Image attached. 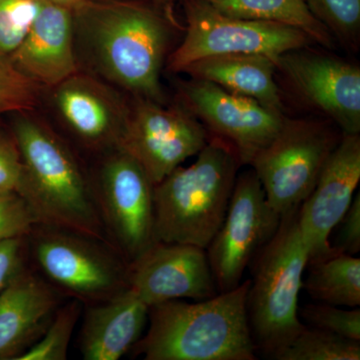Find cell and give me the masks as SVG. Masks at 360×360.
Returning a JSON list of instances; mask_svg holds the SVG:
<instances>
[{
    "label": "cell",
    "instance_id": "cell-1",
    "mask_svg": "<svg viewBox=\"0 0 360 360\" xmlns=\"http://www.w3.org/2000/svg\"><path fill=\"white\" fill-rule=\"evenodd\" d=\"M162 7L134 0H85L73 8L104 77L137 97L162 103L160 73L169 42Z\"/></svg>",
    "mask_w": 360,
    "mask_h": 360
},
{
    "label": "cell",
    "instance_id": "cell-2",
    "mask_svg": "<svg viewBox=\"0 0 360 360\" xmlns=\"http://www.w3.org/2000/svg\"><path fill=\"white\" fill-rule=\"evenodd\" d=\"M250 279L195 303L169 300L149 307V328L135 354L146 360H255L248 323Z\"/></svg>",
    "mask_w": 360,
    "mask_h": 360
},
{
    "label": "cell",
    "instance_id": "cell-3",
    "mask_svg": "<svg viewBox=\"0 0 360 360\" xmlns=\"http://www.w3.org/2000/svg\"><path fill=\"white\" fill-rule=\"evenodd\" d=\"M13 139L23 165L20 195L37 213L40 224L108 243L96 193L70 149L41 123L18 118Z\"/></svg>",
    "mask_w": 360,
    "mask_h": 360
},
{
    "label": "cell",
    "instance_id": "cell-4",
    "mask_svg": "<svg viewBox=\"0 0 360 360\" xmlns=\"http://www.w3.org/2000/svg\"><path fill=\"white\" fill-rule=\"evenodd\" d=\"M196 155L153 186L155 243L206 250L224 221L240 161L217 136Z\"/></svg>",
    "mask_w": 360,
    "mask_h": 360
},
{
    "label": "cell",
    "instance_id": "cell-5",
    "mask_svg": "<svg viewBox=\"0 0 360 360\" xmlns=\"http://www.w3.org/2000/svg\"><path fill=\"white\" fill-rule=\"evenodd\" d=\"M297 215L298 208L283 215L276 233L253 259L246 298L253 341L272 359L305 328L298 317V296L309 252Z\"/></svg>",
    "mask_w": 360,
    "mask_h": 360
},
{
    "label": "cell",
    "instance_id": "cell-6",
    "mask_svg": "<svg viewBox=\"0 0 360 360\" xmlns=\"http://www.w3.org/2000/svg\"><path fill=\"white\" fill-rule=\"evenodd\" d=\"M184 8L186 37L168 58V68L174 72H182L200 59L224 54H262L277 63L286 52L312 42L297 28L231 18L205 0H184Z\"/></svg>",
    "mask_w": 360,
    "mask_h": 360
},
{
    "label": "cell",
    "instance_id": "cell-7",
    "mask_svg": "<svg viewBox=\"0 0 360 360\" xmlns=\"http://www.w3.org/2000/svg\"><path fill=\"white\" fill-rule=\"evenodd\" d=\"M340 141L323 123L286 118L274 141L255 156L250 165L278 214L307 200Z\"/></svg>",
    "mask_w": 360,
    "mask_h": 360
},
{
    "label": "cell",
    "instance_id": "cell-8",
    "mask_svg": "<svg viewBox=\"0 0 360 360\" xmlns=\"http://www.w3.org/2000/svg\"><path fill=\"white\" fill-rule=\"evenodd\" d=\"M33 258L58 290L82 302H105L127 288L129 264L94 239L39 224L33 229Z\"/></svg>",
    "mask_w": 360,
    "mask_h": 360
},
{
    "label": "cell",
    "instance_id": "cell-9",
    "mask_svg": "<svg viewBox=\"0 0 360 360\" xmlns=\"http://www.w3.org/2000/svg\"><path fill=\"white\" fill-rule=\"evenodd\" d=\"M281 220L253 170L236 177L224 221L205 250L220 292L238 288L248 265L276 233Z\"/></svg>",
    "mask_w": 360,
    "mask_h": 360
},
{
    "label": "cell",
    "instance_id": "cell-10",
    "mask_svg": "<svg viewBox=\"0 0 360 360\" xmlns=\"http://www.w3.org/2000/svg\"><path fill=\"white\" fill-rule=\"evenodd\" d=\"M207 141L205 127L189 111L137 97L127 110L117 148L134 158L155 186Z\"/></svg>",
    "mask_w": 360,
    "mask_h": 360
},
{
    "label": "cell",
    "instance_id": "cell-11",
    "mask_svg": "<svg viewBox=\"0 0 360 360\" xmlns=\"http://www.w3.org/2000/svg\"><path fill=\"white\" fill-rule=\"evenodd\" d=\"M96 198L108 238L127 264L155 245L153 184L122 149L104 162Z\"/></svg>",
    "mask_w": 360,
    "mask_h": 360
},
{
    "label": "cell",
    "instance_id": "cell-12",
    "mask_svg": "<svg viewBox=\"0 0 360 360\" xmlns=\"http://www.w3.org/2000/svg\"><path fill=\"white\" fill-rule=\"evenodd\" d=\"M180 94L189 112L226 141L241 165H250L274 141L286 120L281 111L205 80L193 78L184 82Z\"/></svg>",
    "mask_w": 360,
    "mask_h": 360
},
{
    "label": "cell",
    "instance_id": "cell-13",
    "mask_svg": "<svg viewBox=\"0 0 360 360\" xmlns=\"http://www.w3.org/2000/svg\"><path fill=\"white\" fill-rule=\"evenodd\" d=\"M359 180V134H342L314 188L298 208V226L309 250V264L336 253L329 238L352 205Z\"/></svg>",
    "mask_w": 360,
    "mask_h": 360
},
{
    "label": "cell",
    "instance_id": "cell-14",
    "mask_svg": "<svg viewBox=\"0 0 360 360\" xmlns=\"http://www.w3.org/2000/svg\"><path fill=\"white\" fill-rule=\"evenodd\" d=\"M296 49L279 56L298 96L335 122L342 134H360V68L333 56Z\"/></svg>",
    "mask_w": 360,
    "mask_h": 360
},
{
    "label": "cell",
    "instance_id": "cell-15",
    "mask_svg": "<svg viewBox=\"0 0 360 360\" xmlns=\"http://www.w3.org/2000/svg\"><path fill=\"white\" fill-rule=\"evenodd\" d=\"M127 288L148 307L217 295L206 250L182 243H155L129 264Z\"/></svg>",
    "mask_w": 360,
    "mask_h": 360
},
{
    "label": "cell",
    "instance_id": "cell-16",
    "mask_svg": "<svg viewBox=\"0 0 360 360\" xmlns=\"http://www.w3.org/2000/svg\"><path fill=\"white\" fill-rule=\"evenodd\" d=\"M73 37L72 9L44 0L32 27L11 58L39 86L56 87L77 73Z\"/></svg>",
    "mask_w": 360,
    "mask_h": 360
},
{
    "label": "cell",
    "instance_id": "cell-17",
    "mask_svg": "<svg viewBox=\"0 0 360 360\" xmlns=\"http://www.w3.org/2000/svg\"><path fill=\"white\" fill-rule=\"evenodd\" d=\"M54 288L22 267L0 290V360H18L41 338L58 309Z\"/></svg>",
    "mask_w": 360,
    "mask_h": 360
},
{
    "label": "cell",
    "instance_id": "cell-18",
    "mask_svg": "<svg viewBox=\"0 0 360 360\" xmlns=\"http://www.w3.org/2000/svg\"><path fill=\"white\" fill-rule=\"evenodd\" d=\"M149 307L129 288L85 314L79 348L85 360H118L141 340Z\"/></svg>",
    "mask_w": 360,
    "mask_h": 360
},
{
    "label": "cell",
    "instance_id": "cell-19",
    "mask_svg": "<svg viewBox=\"0 0 360 360\" xmlns=\"http://www.w3.org/2000/svg\"><path fill=\"white\" fill-rule=\"evenodd\" d=\"M56 103L70 129L90 146L117 148L127 110L89 78L73 75L56 86Z\"/></svg>",
    "mask_w": 360,
    "mask_h": 360
},
{
    "label": "cell",
    "instance_id": "cell-20",
    "mask_svg": "<svg viewBox=\"0 0 360 360\" xmlns=\"http://www.w3.org/2000/svg\"><path fill=\"white\" fill-rule=\"evenodd\" d=\"M276 70V61L262 54H224L194 61L182 72L283 112Z\"/></svg>",
    "mask_w": 360,
    "mask_h": 360
},
{
    "label": "cell",
    "instance_id": "cell-21",
    "mask_svg": "<svg viewBox=\"0 0 360 360\" xmlns=\"http://www.w3.org/2000/svg\"><path fill=\"white\" fill-rule=\"evenodd\" d=\"M219 13L243 20L270 21L297 28L312 42L331 49L333 37L310 13L304 0H205Z\"/></svg>",
    "mask_w": 360,
    "mask_h": 360
},
{
    "label": "cell",
    "instance_id": "cell-22",
    "mask_svg": "<svg viewBox=\"0 0 360 360\" xmlns=\"http://www.w3.org/2000/svg\"><path fill=\"white\" fill-rule=\"evenodd\" d=\"M309 278L302 288L314 300L350 309L360 304V259L354 255L336 252L312 262Z\"/></svg>",
    "mask_w": 360,
    "mask_h": 360
},
{
    "label": "cell",
    "instance_id": "cell-23",
    "mask_svg": "<svg viewBox=\"0 0 360 360\" xmlns=\"http://www.w3.org/2000/svg\"><path fill=\"white\" fill-rule=\"evenodd\" d=\"M277 360H359L360 341L319 328L304 329L274 357Z\"/></svg>",
    "mask_w": 360,
    "mask_h": 360
},
{
    "label": "cell",
    "instance_id": "cell-24",
    "mask_svg": "<svg viewBox=\"0 0 360 360\" xmlns=\"http://www.w3.org/2000/svg\"><path fill=\"white\" fill-rule=\"evenodd\" d=\"M82 314V302L71 300L58 307L46 330L18 360H65L73 330Z\"/></svg>",
    "mask_w": 360,
    "mask_h": 360
},
{
    "label": "cell",
    "instance_id": "cell-25",
    "mask_svg": "<svg viewBox=\"0 0 360 360\" xmlns=\"http://www.w3.org/2000/svg\"><path fill=\"white\" fill-rule=\"evenodd\" d=\"M321 25L348 47L357 49L360 37V0H304Z\"/></svg>",
    "mask_w": 360,
    "mask_h": 360
},
{
    "label": "cell",
    "instance_id": "cell-26",
    "mask_svg": "<svg viewBox=\"0 0 360 360\" xmlns=\"http://www.w3.org/2000/svg\"><path fill=\"white\" fill-rule=\"evenodd\" d=\"M39 85L14 65L11 56L0 53V115L32 110Z\"/></svg>",
    "mask_w": 360,
    "mask_h": 360
},
{
    "label": "cell",
    "instance_id": "cell-27",
    "mask_svg": "<svg viewBox=\"0 0 360 360\" xmlns=\"http://www.w3.org/2000/svg\"><path fill=\"white\" fill-rule=\"evenodd\" d=\"M42 1L0 0V53L11 56L20 46L32 27Z\"/></svg>",
    "mask_w": 360,
    "mask_h": 360
},
{
    "label": "cell",
    "instance_id": "cell-28",
    "mask_svg": "<svg viewBox=\"0 0 360 360\" xmlns=\"http://www.w3.org/2000/svg\"><path fill=\"white\" fill-rule=\"evenodd\" d=\"M39 224V217L22 195L0 191V243L25 238Z\"/></svg>",
    "mask_w": 360,
    "mask_h": 360
},
{
    "label": "cell",
    "instance_id": "cell-29",
    "mask_svg": "<svg viewBox=\"0 0 360 360\" xmlns=\"http://www.w3.org/2000/svg\"><path fill=\"white\" fill-rule=\"evenodd\" d=\"M302 315L311 328L329 331L348 340L360 341V309H338L335 305L309 304Z\"/></svg>",
    "mask_w": 360,
    "mask_h": 360
},
{
    "label": "cell",
    "instance_id": "cell-30",
    "mask_svg": "<svg viewBox=\"0 0 360 360\" xmlns=\"http://www.w3.org/2000/svg\"><path fill=\"white\" fill-rule=\"evenodd\" d=\"M23 165L14 139L0 134V191L20 193Z\"/></svg>",
    "mask_w": 360,
    "mask_h": 360
},
{
    "label": "cell",
    "instance_id": "cell-31",
    "mask_svg": "<svg viewBox=\"0 0 360 360\" xmlns=\"http://www.w3.org/2000/svg\"><path fill=\"white\" fill-rule=\"evenodd\" d=\"M340 229L336 236V252L355 255L360 251V194L357 193L341 219Z\"/></svg>",
    "mask_w": 360,
    "mask_h": 360
},
{
    "label": "cell",
    "instance_id": "cell-32",
    "mask_svg": "<svg viewBox=\"0 0 360 360\" xmlns=\"http://www.w3.org/2000/svg\"><path fill=\"white\" fill-rule=\"evenodd\" d=\"M25 238H13L0 243V290L23 267Z\"/></svg>",
    "mask_w": 360,
    "mask_h": 360
},
{
    "label": "cell",
    "instance_id": "cell-33",
    "mask_svg": "<svg viewBox=\"0 0 360 360\" xmlns=\"http://www.w3.org/2000/svg\"><path fill=\"white\" fill-rule=\"evenodd\" d=\"M51 1L56 2V4H61V6L70 7L73 9L75 7L82 4L85 0H51Z\"/></svg>",
    "mask_w": 360,
    "mask_h": 360
},
{
    "label": "cell",
    "instance_id": "cell-34",
    "mask_svg": "<svg viewBox=\"0 0 360 360\" xmlns=\"http://www.w3.org/2000/svg\"><path fill=\"white\" fill-rule=\"evenodd\" d=\"M175 1H176V0H153V4L161 7H167L172 6V4Z\"/></svg>",
    "mask_w": 360,
    "mask_h": 360
},
{
    "label": "cell",
    "instance_id": "cell-35",
    "mask_svg": "<svg viewBox=\"0 0 360 360\" xmlns=\"http://www.w3.org/2000/svg\"><path fill=\"white\" fill-rule=\"evenodd\" d=\"M37 1H42V0H37Z\"/></svg>",
    "mask_w": 360,
    "mask_h": 360
}]
</instances>
